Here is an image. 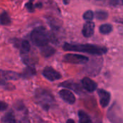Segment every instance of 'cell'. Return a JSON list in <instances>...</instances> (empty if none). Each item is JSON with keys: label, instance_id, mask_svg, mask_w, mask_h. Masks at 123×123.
Wrapping results in <instances>:
<instances>
[{"label": "cell", "instance_id": "cell-26", "mask_svg": "<svg viewBox=\"0 0 123 123\" xmlns=\"http://www.w3.org/2000/svg\"><path fill=\"white\" fill-rule=\"evenodd\" d=\"M68 1H70V0H63V2H64L66 4H68Z\"/></svg>", "mask_w": 123, "mask_h": 123}, {"label": "cell", "instance_id": "cell-8", "mask_svg": "<svg viewBox=\"0 0 123 123\" xmlns=\"http://www.w3.org/2000/svg\"><path fill=\"white\" fill-rule=\"evenodd\" d=\"M60 86L64 87V88H67L69 89L73 90L74 92H75L76 93H77L78 94H81V93H83V90H82V86H81V85H79V84L71 81V80H68L66 81L63 83H61L60 85Z\"/></svg>", "mask_w": 123, "mask_h": 123}, {"label": "cell", "instance_id": "cell-11", "mask_svg": "<svg viewBox=\"0 0 123 123\" xmlns=\"http://www.w3.org/2000/svg\"><path fill=\"white\" fill-rule=\"evenodd\" d=\"M95 24L92 21L86 22L82 28V35L85 37H90L94 33Z\"/></svg>", "mask_w": 123, "mask_h": 123}, {"label": "cell", "instance_id": "cell-25", "mask_svg": "<svg viewBox=\"0 0 123 123\" xmlns=\"http://www.w3.org/2000/svg\"><path fill=\"white\" fill-rule=\"evenodd\" d=\"M6 108H7V104H6L5 102L1 101L0 102V110H1V112L4 111Z\"/></svg>", "mask_w": 123, "mask_h": 123}, {"label": "cell", "instance_id": "cell-3", "mask_svg": "<svg viewBox=\"0 0 123 123\" xmlns=\"http://www.w3.org/2000/svg\"><path fill=\"white\" fill-rule=\"evenodd\" d=\"M30 39L35 45L42 48L48 45L50 38L43 27H37L30 33Z\"/></svg>", "mask_w": 123, "mask_h": 123}, {"label": "cell", "instance_id": "cell-17", "mask_svg": "<svg viewBox=\"0 0 123 123\" xmlns=\"http://www.w3.org/2000/svg\"><path fill=\"white\" fill-rule=\"evenodd\" d=\"M0 22H1V25H6V26L10 25V24L12 22L11 17L6 12H3L1 14Z\"/></svg>", "mask_w": 123, "mask_h": 123}, {"label": "cell", "instance_id": "cell-24", "mask_svg": "<svg viewBox=\"0 0 123 123\" xmlns=\"http://www.w3.org/2000/svg\"><path fill=\"white\" fill-rule=\"evenodd\" d=\"M107 4L111 6H116L119 3V0H106Z\"/></svg>", "mask_w": 123, "mask_h": 123}, {"label": "cell", "instance_id": "cell-6", "mask_svg": "<svg viewBox=\"0 0 123 123\" xmlns=\"http://www.w3.org/2000/svg\"><path fill=\"white\" fill-rule=\"evenodd\" d=\"M43 76L50 81H54L61 78V74L52 67H46L43 71Z\"/></svg>", "mask_w": 123, "mask_h": 123}, {"label": "cell", "instance_id": "cell-29", "mask_svg": "<svg viewBox=\"0 0 123 123\" xmlns=\"http://www.w3.org/2000/svg\"></svg>", "mask_w": 123, "mask_h": 123}, {"label": "cell", "instance_id": "cell-22", "mask_svg": "<svg viewBox=\"0 0 123 123\" xmlns=\"http://www.w3.org/2000/svg\"><path fill=\"white\" fill-rule=\"evenodd\" d=\"M94 13L92 10H88L84 12L83 15V18L86 21H92L94 18Z\"/></svg>", "mask_w": 123, "mask_h": 123}, {"label": "cell", "instance_id": "cell-7", "mask_svg": "<svg viewBox=\"0 0 123 123\" xmlns=\"http://www.w3.org/2000/svg\"><path fill=\"white\" fill-rule=\"evenodd\" d=\"M97 93L99 95V103L101 105V106L102 107H107L109 104H110V98H111V95L110 94L104 90V89H98L97 90Z\"/></svg>", "mask_w": 123, "mask_h": 123}, {"label": "cell", "instance_id": "cell-1", "mask_svg": "<svg viewBox=\"0 0 123 123\" xmlns=\"http://www.w3.org/2000/svg\"><path fill=\"white\" fill-rule=\"evenodd\" d=\"M64 50L76 51L89 53L91 55H101L107 53V48L92 44H70L65 43L63 46Z\"/></svg>", "mask_w": 123, "mask_h": 123}, {"label": "cell", "instance_id": "cell-23", "mask_svg": "<svg viewBox=\"0 0 123 123\" xmlns=\"http://www.w3.org/2000/svg\"><path fill=\"white\" fill-rule=\"evenodd\" d=\"M32 1L33 0H30L27 4H26V6H27V9L29 12H33L34 10H35V8H34V5H33V3H32Z\"/></svg>", "mask_w": 123, "mask_h": 123}, {"label": "cell", "instance_id": "cell-10", "mask_svg": "<svg viewBox=\"0 0 123 123\" xmlns=\"http://www.w3.org/2000/svg\"><path fill=\"white\" fill-rule=\"evenodd\" d=\"M82 86L89 92H93L97 89V84L89 77H84L81 80Z\"/></svg>", "mask_w": 123, "mask_h": 123}, {"label": "cell", "instance_id": "cell-27", "mask_svg": "<svg viewBox=\"0 0 123 123\" xmlns=\"http://www.w3.org/2000/svg\"><path fill=\"white\" fill-rule=\"evenodd\" d=\"M115 21L117 22H120V23H123V19H121V20H115Z\"/></svg>", "mask_w": 123, "mask_h": 123}, {"label": "cell", "instance_id": "cell-18", "mask_svg": "<svg viewBox=\"0 0 123 123\" xmlns=\"http://www.w3.org/2000/svg\"><path fill=\"white\" fill-rule=\"evenodd\" d=\"M30 50V43L26 40H22L20 43V53H21V54L22 55L27 54Z\"/></svg>", "mask_w": 123, "mask_h": 123}, {"label": "cell", "instance_id": "cell-4", "mask_svg": "<svg viewBox=\"0 0 123 123\" xmlns=\"http://www.w3.org/2000/svg\"><path fill=\"white\" fill-rule=\"evenodd\" d=\"M63 61L71 64H84L89 61V58L83 55L68 53L64 55Z\"/></svg>", "mask_w": 123, "mask_h": 123}, {"label": "cell", "instance_id": "cell-20", "mask_svg": "<svg viewBox=\"0 0 123 123\" xmlns=\"http://www.w3.org/2000/svg\"><path fill=\"white\" fill-rule=\"evenodd\" d=\"M79 117L80 123H91L92 120L90 119L89 116L82 110L79 111Z\"/></svg>", "mask_w": 123, "mask_h": 123}, {"label": "cell", "instance_id": "cell-13", "mask_svg": "<svg viewBox=\"0 0 123 123\" xmlns=\"http://www.w3.org/2000/svg\"><path fill=\"white\" fill-rule=\"evenodd\" d=\"M1 78L4 79L5 80H17L22 76V75L14 71H3V70L1 71Z\"/></svg>", "mask_w": 123, "mask_h": 123}, {"label": "cell", "instance_id": "cell-5", "mask_svg": "<svg viewBox=\"0 0 123 123\" xmlns=\"http://www.w3.org/2000/svg\"><path fill=\"white\" fill-rule=\"evenodd\" d=\"M103 61L102 58H95L89 61V64L86 67V72L92 76H96L99 74L102 68Z\"/></svg>", "mask_w": 123, "mask_h": 123}, {"label": "cell", "instance_id": "cell-2", "mask_svg": "<svg viewBox=\"0 0 123 123\" xmlns=\"http://www.w3.org/2000/svg\"><path fill=\"white\" fill-rule=\"evenodd\" d=\"M35 97L37 103L46 111L49 110L55 103L53 96L49 92L43 89H37Z\"/></svg>", "mask_w": 123, "mask_h": 123}, {"label": "cell", "instance_id": "cell-16", "mask_svg": "<svg viewBox=\"0 0 123 123\" xmlns=\"http://www.w3.org/2000/svg\"><path fill=\"white\" fill-rule=\"evenodd\" d=\"M55 53V50L50 47V46H48V45H45V46H43L42 47V49H41V53L43 56L48 58V57H50L51 55H53L54 53Z\"/></svg>", "mask_w": 123, "mask_h": 123}, {"label": "cell", "instance_id": "cell-28", "mask_svg": "<svg viewBox=\"0 0 123 123\" xmlns=\"http://www.w3.org/2000/svg\"><path fill=\"white\" fill-rule=\"evenodd\" d=\"M67 122H74V120H68Z\"/></svg>", "mask_w": 123, "mask_h": 123}, {"label": "cell", "instance_id": "cell-15", "mask_svg": "<svg viewBox=\"0 0 123 123\" xmlns=\"http://www.w3.org/2000/svg\"><path fill=\"white\" fill-rule=\"evenodd\" d=\"M17 122L15 116L13 112H9L6 113L1 118V123H14Z\"/></svg>", "mask_w": 123, "mask_h": 123}, {"label": "cell", "instance_id": "cell-9", "mask_svg": "<svg viewBox=\"0 0 123 123\" xmlns=\"http://www.w3.org/2000/svg\"><path fill=\"white\" fill-rule=\"evenodd\" d=\"M59 95L61 98L68 104L73 105L76 102V97L74 94L68 89H61L59 92Z\"/></svg>", "mask_w": 123, "mask_h": 123}, {"label": "cell", "instance_id": "cell-19", "mask_svg": "<svg viewBox=\"0 0 123 123\" xmlns=\"http://www.w3.org/2000/svg\"><path fill=\"white\" fill-rule=\"evenodd\" d=\"M99 30L100 33L103 35H107L112 31V26L110 24H103L100 25Z\"/></svg>", "mask_w": 123, "mask_h": 123}, {"label": "cell", "instance_id": "cell-21", "mask_svg": "<svg viewBox=\"0 0 123 123\" xmlns=\"http://www.w3.org/2000/svg\"><path fill=\"white\" fill-rule=\"evenodd\" d=\"M95 17L99 20H105L108 17V14L105 11H97L95 12Z\"/></svg>", "mask_w": 123, "mask_h": 123}, {"label": "cell", "instance_id": "cell-12", "mask_svg": "<svg viewBox=\"0 0 123 123\" xmlns=\"http://www.w3.org/2000/svg\"><path fill=\"white\" fill-rule=\"evenodd\" d=\"M117 109H118V107L117 106V103H114L112 105V106L111 107V108L109 110L107 116H108L109 120L111 122L117 123V122H123V121L120 116L117 115Z\"/></svg>", "mask_w": 123, "mask_h": 123}, {"label": "cell", "instance_id": "cell-14", "mask_svg": "<svg viewBox=\"0 0 123 123\" xmlns=\"http://www.w3.org/2000/svg\"><path fill=\"white\" fill-rule=\"evenodd\" d=\"M35 75H36L35 68L30 66H28L27 67H26L24 69L23 73L22 74V76L23 78H25V79H29V78H31V77L34 76Z\"/></svg>", "mask_w": 123, "mask_h": 123}]
</instances>
